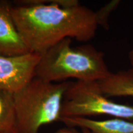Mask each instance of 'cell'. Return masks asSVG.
Wrapping results in <instances>:
<instances>
[{
    "mask_svg": "<svg viewBox=\"0 0 133 133\" xmlns=\"http://www.w3.org/2000/svg\"><path fill=\"white\" fill-rule=\"evenodd\" d=\"M18 31L31 52L43 54L65 38L88 42L99 26L97 13L78 0L10 6Z\"/></svg>",
    "mask_w": 133,
    "mask_h": 133,
    "instance_id": "cell-1",
    "label": "cell"
},
{
    "mask_svg": "<svg viewBox=\"0 0 133 133\" xmlns=\"http://www.w3.org/2000/svg\"><path fill=\"white\" fill-rule=\"evenodd\" d=\"M35 76L49 82L100 81L110 74L104 54L91 44L71 46V39L65 38L40 55Z\"/></svg>",
    "mask_w": 133,
    "mask_h": 133,
    "instance_id": "cell-2",
    "label": "cell"
},
{
    "mask_svg": "<svg viewBox=\"0 0 133 133\" xmlns=\"http://www.w3.org/2000/svg\"><path fill=\"white\" fill-rule=\"evenodd\" d=\"M70 81L49 82L35 76L14 93L17 133H39L43 126L60 121Z\"/></svg>",
    "mask_w": 133,
    "mask_h": 133,
    "instance_id": "cell-3",
    "label": "cell"
},
{
    "mask_svg": "<svg viewBox=\"0 0 133 133\" xmlns=\"http://www.w3.org/2000/svg\"><path fill=\"white\" fill-rule=\"evenodd\" d=\"M96 115H107L133 121V105L110 100L102 92L97 81L71 82L63 100L61 118Z\"/></svg>",
    "mask_w": 133,
    "mask_h": 133,
    "instance_id": "cell-4",
    "label": "cell"
},
{
    "mask_svg": "<svg viewBox=\"0 0 133 133\" xmlns=\"http://www.w3.org/2000/svg\"><path fill=\"white\" fill-rule=\"evenodd\" d=\"M41 56L30 52L15 57L0 55V88L16 92L35 76Z\"/></svg>",
    "mask_w": 133,
    "mask_h": 133,
    "instance_id": "cell-5",
    "label": "cell"
},
{
    "mask_svg": "<svg viewBox=\"0 0 133 133\" xmlns=\"http://www.w3.org/2000/svg\"><path fill=\"white\" fill-rule=\"evenodd\" d=\"M10 3H0V55L15 57L31 52L17 29Z\"/></svg>",
    "mask_w": 133,
    "mask_h": 133,
    "instance_id": "cell-6",
    "label": "cell"
},
{
    "mask_svg": "<svg viewBox=\"0 0 133 133\" xmlns=\"http://www.w3.org/2000/svg\"><path fill=\"white\" fill-rule=\"evenodd\" d=\"M60 121L69 127H78L91 133H133V121L122 118L94 120L87 117H64Z\"/></svg>",
    "mask_w": 133,
    "mask_h": 133,
    "instance_id": "cell-7",
    "label": "cell"
},
{
    "mask_svg": "<svg viewBox=\"0 0 133 133\" xmlns=\"http://www.w3.org/2000/svg\"><path fill=\"white\" fill-rule=\"evenodd\" d=\"M102 92L109 97H133V67L110 73L105 78L97 81Z\"/></svg>",
    "mask_w": 133,
    "mask_h": 133,
    "instance_id": "cell-8",
    "label": "cell"
},
{
    "mask_svg": "<svg viewBox=\"0 0 133 133\" xmlns=\"http://www.w3.org/2000/svg\"><path fill=\"white\" fill-rule=\"evenodd\" d=\"M0 133H17L14 92L0 88Z\"/></svg>",
    "mask_w": 133,
    "mask_h": 133,
    "instance_id": "cell-9",
    "label": "cell"
},
{
    "mask_svg": "<svg viewBox=\"0 0 133 133\" xmlns=\"http://www.w3.org/2000/svg\"><path fill=\"white\" fill-rule=\"evenodd\" d=\"M119 3V1H112L96 11L99 26H102L105 29H109L108 22L110 14L114 9H116Z\"/></svg>",
    "mask_w": 133,
    "mask_h": 133,
    "instance_id": "cell-10",
    "label": "cell"
},
{
    "mask_svg": "<svg viewBox=\"0 0 133 133\" xmlns=\"http://www.w3.org/2000/svg\"><path fill=\"white\" fill-rule=\"evenodd\" d=\"M54 133H83V132H79L77 131L75 128L72 127H67L63 128H61L58 129Z\"/></svg>",
    "mask_w": 133,
    "mask_h": 133,
    "instance_id": "cell-11",
    "label": "cell"
},
{
    "mask_svg": "<svg viewBox=\"0 0 133 133\" xmlns=\"http://www.w3.org/2000/svg\"><path fill=\"white\" fill-rule=\"evenodd\" d=\"M128 59L131 65L133 67V48H132L128 53Z\"/></svg>",
    "mask_w": 133,
    "mask_h": 133,
    "instance_id": "cell-12",
    "label": "cell"
},
{
    "mask_svg": "<svg viewBox=\"0 0 133 133\" xmlns=\"http://www.w3.org/2000/svg\"><path fill=\"white\" fill-rule=\"evenodd\" d=\"M81 130H82V132L83 133H91L89 132V131L87 130V129H81Z\"/></svg>",
    "mask_w": 133,
    "mask_h": 133,
    "instance_id": "cell-13",
    "label": "cell"
}]
</instances>
